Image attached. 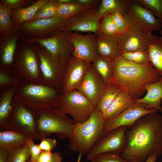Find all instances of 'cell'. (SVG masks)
Instances as JSON below:
<instances>
[{"instance_id":"49","label":"cell","mask_w":162,"mask_h":162,"mask_svg":"<svg viewBox=\"0 0 162 162\" xmlns=\"http://www.w3.org/2000/svg\"><path fill=\"white\" fill-rule=\"evenodd\" d=\"M154 158H153L152 157L148 158L145 162H150Z\"/></svg>"},{"instance_id":"45","label":"cell","mask_w":162,"mask_h":162,"mask_svg":"<svg viewBox=\"0 0 162 162\" xmlns=\"http://www.w3.org/2000/svg\"><path fill=\"white\" fill-rule=\"evenodd\" d=\"M98 1L95 0H75V3L80 5L93 8H97Z\"/></svg>"},{"instance_id":"51","label":"cell","mask_w":162,"mask_h":162,"mask_svg":"<svg viewBox=\"0 0 162 162\" xmlns=\"http://www.w3.org/2000/svg\"><path fill=\"white\" fill-rule=\"evenodd\" d=\"M160 32L162 34V29L160 30ZM158 38L162 39V37H158Z\"/></svg>"},{"instance_id":"25","label":"cell","mask_w":162,"mask_h":162,"mask_svg":"<svg viewBox=\"0 0 162 162\" xmlns=\"http://www.w3.org/2000/svg\"><path fill=\"white\" fill-rule=\"evenodd\" d=\"M47 0H38L29 6L12 10L11 20L14 26L19 28L24 23L32 20Z\"/></svg>"},{"instance_id":"11","label":"cell","mask_w":162,"mask_h":162,"mask_svg":"<svg viewBox=\"0 0 162 162\" xmlns=\"http://www.w3.org/2000/svg\"><path fill=\"white\" fill-rule=\"evenodd\" d=\"M72 19L57 16L30 20L23 24L19 28L22 34L27 38H38L63 30Z\"/></svg>"},{"instance_id":"13","label":"cell","mask_w":162,"mask_h":162,"mask_svg":"<svg viewBox=\"0 0 162 162\" xmlns=\"http://www.w3.org/2000/svg\"><path fill=\"white\" fill-rule=\"evenodd\" d=\"M130 27L151 32L160 30L162 23L150 10L134 0H130L128 13L125 17Z\"/></svg>"},{"instance_id":"43","label":"cell","mask_w":162,"mask_h":162,"mask_svg":"<svg viewBox=\"0 0 162 162\" xmlns=\"http://www.w3.org/2000/svg\"><path fill=\"white\" fill-rule=\"evenodd\" d=\"M33 140H30L28 143L29 159L32 162H34L42 151L40 148L39 144H35Z\"/></svg>"},{"instance_id":"10","label":"cell","mask_w":162,"mask_h":162,"mask_svg":"<svg viewBox=\"0 0 162 162\" xmlns=\"http://www.w3.org/2000/svg\"><path fill=\"white\" fill-rule=\"evenodd\" d=\"M40 62L41 84L61 89L66 68L54 59L42 46L33 43Z\"/></svg>"},{"instance_id":"26","label":"cell","mask_w":162,"mask_h":162,"mask_svg":"<svg viewBox=\"0 0 162 162\" xmlns=\"http://www.w3.org/2000/svg\"><path fill=\"white\" fill-rule=\"evenodd\" d=\"M135 102V100L125 91L122 90L111 106L103 114L105 120L117 116Z\"/></svg>"},{"instance_id":"31","label":"cell","mask_w":162,"mask_h":162,"mask_svg":"<svg viewBox=\"0 0 162 162\" xmlns=\"http://www.w3.org/2000/svg\"><path fill=\"white\" fill-rule=\"evenodd\" d=\"M21 80L13 67L0 68V90L16 86Z\"/></svg>"},{"instance_id":"12","label":"cell","mask_w":162,"mask_h":162,"mask_svg":"<svg viewBox=\"0 0 162 162\" xmlns=\"http://www.w3.org/2000/svg\"><path fill=\"white\" fill-rule=\"evenodd\" d=\"M128 128L120 127L104 133L87 154V160L104 153L121 154L125 146L126 133Z\"/></svg>"},{"instance_id":"8","label":"cell","mask_w":162,"mask_h":162,"mask_svg":"<svg viewBox=\"0 0 162 162\" xmlns=\"http://www.w3.org/2000/svg\"><path fill=\"white\" fill-rule=\"evenodd\" d=\"M58 108L64 114L71 116L76 123L86 121L95 109L88 99L77 89L63 93Z\"/></svg>"},{"instance_id":"42","label":"cell","mask_w":162,"mask_h":162,"mask_svg":"<svg viewBox=\"0 0 162 162\" xmlns=\"http://www.w3.org/2000/svg\"><path fill=\"white\" fill-rule=\"evenodd\" d=\"M57 141L55 139L44 138L41 140L39 144L42 150L51 151L57 146Z\"/></svg>"},{"instance_id":"28","label":"cell","mask_w":162,"mask_h":162,"mask_svg":"<svg viewBox=\"0 0 162 162\" xmlns=\"http://www.w3.org/2000/svg\"><path fill=\"white\" fill-rule=\"evenodd\" d=\"M129 2V0H102L98 9V13L102 17L118 10L126 17L128 11Z\"/></svg>"},{"instance_id":"21","label":"cell","mask_w":162,"mask_h":162,"mask_svg":"<svg viewBox=\"0 0 162 162\" xmlns=\"http://www.w3.org/2000/svg\"><path fill=\"white\" fill-rule=\"evenodd\" d=\"M16 86L0 90V130L9 129V120L13 109Z\"/></svg>"},{"instance_id":"4","label":"cell","mask_w":162,"mask_h":162,"mask_svg":"<svg viewBox=\"0 0 162 162\" xmlns=\"http://www.w3.org/2000/svg\"><path fill=\"white\" fill-rule=\"evenodd\" d=\"M105 119L96 108L86 121L75 124L72 137L69 139L68 148L81 155L87 154L104 135Z\"/></svg>"},{"instance_id":"22","label":"cell","mask_w":162,"mask_h":162,"mask_svg":"<svg viewBox=\"0 0 162 162\" xmlns=\"http://www.w3.org/2000/svg\"><path fill=\"white\" fill-rule=\"evenodd\" d=\"M147 91L146 95L143 98L135 100V101L146 105L148 109H154L162 112V76H160L159 80L146 85Z\"/></svg>"},{"instance_id":"20","label":"cell","mask_w":162,"mask_h":162,"mask_svg":"<svg viewBox=\"0 0 162 162\" xmlns=\"http://www.w3.org/2000/svg\"><path fill=\"white\" fill-rule=\"evenodd\" d=\"M22 35L19 28L0 34V68L13 67L18 42Z\"/></svg>"},{"instance_id":"1","label":"cell","mask_w":162,"mask_h":162,"mask_svg":"<svg viewBox=\"0 0 162 162\" xmlns=\"http://www.w3.org/2000/svg\"><path fill=\"white\" fill-rule=\"evenodd\" d=\"M126 143L121 154L129 162H145L162 154V115L146 114L128 128Z\"/></svg>"},{"instance_id":"18","label":"cell","mask_w":162,"mask_h":162,"mask_svg":"<svg viewBox=\"0 0 162 162\" xmlns=\"http://www.w3.org/2000/svg\"><path fill=\"white\" fill-rule=\"evenodd\" d=\"M92 63L71 56L65 71L62 90L63 93L76 89Z\"/></svg>"},{"instance_id":"35","label":"cell","mask_w":162,"mask_h":162,"mask_svg":"<svg viewBox=\"0 0 162 162\" xmlns=\"http://www.w3.org/2000/svg\"><path fill=\"white\" fill-rule=\"evenodd\" d=\"M120 56L127 61L138 64H146L150 62L147 51H121Z\"/></svg>"},{"instance_id":"34","label":"cell","mask_w":162,"mask_h":162,"mask_svg":"<svg viewBox=\"0 0 162 162\" xmlns=\"http://www.w3.org/2000/svg\"><path fill=\"white\" fill-rule=\"evenodd\" d=\"M11 10L7 6L0 3V34L17 28L14 26L12 22Z\"/></svg>"},{"instance_id":"38","label":"cell","mask_w":162,"mask_h":162,"mask_svg":"<svg viewBox=\"0 0 162 162\" xmlns=\"http://www.w3.org/2000/svg\"><path fill=\"white\" fill-rule=\"evenodd\" d=\"M154 13L162 23V0H134Z\"/></svg>"},{"instance_id":"36","label":"cell","mask_w":162,"mask_h":162,"mask_svg":"<svg viewBox=\"0 0 162 162\" xmlns=\"http://www.w3.org/2000/svg\"><path fill=\"white\" fill-rule=\"evenodd\" d=\"M99 33L109 36H116L119 34L117 28L110 13L104 15L101 18L99 23L98 34Z\"/></svg>"},{"instance_id":"6","label":"cell","mask_w":162,"mask_h":162,"mask_svg":"<svg viewBox=\"0 0 162 162\" xmlns=\"http://www.w3.org/2000/svg\"><path fill=\"white\" fill-rule=\"evenodd\" d=\"M13 68L21 81L41 84L42 75L39 57L33 43L22 34L18 40Z\"/></svg>"},{"instance_id":"41","label":"cell","mask_w":162,"mask_h":162,"mask_svg":"<svg viewBox=\"0 0 162 162\" xmlns=\"http://www.w3.org/2000/svg\"><path fill=\"white\" fill-rule=\"evenodd\" d=\"M0 3L11 10L26 7L28 4H32L35 1L27 0H0Z\"/></svg>"},{"instance_id":"15","label":"cell","mask_w":162,"mask_h":162,"mask_svg":"<svg viewBox=\"0 0 162 162\" xmlns=\"http://www.w3.org/2000/svg\"><path fill=\"white\" fill-rule=\"evenodd\" d=\"M106 86V85L91 63L76 89L83 94L96 109Z\"/></svg>"},{"instance_id":"7","label":"cell","mask_w":162,"mask_h":162,"mask_svg":"<svg viewBox=\"0 0 162 162\" xmlns=\"http://www.w3.org/2000/svg\"><path fill=\"white\" fill-rule=\"evenodd\" d=\"M27 39L29 43H37L43 46L54 59L66 68L73 50L68 32L62 30L42 37Z\"/></svg>"},{"instance_id":"2","label":"cell","mask_w":162,"mask_h":162,"mask_svg":"<svg viewBox=\"0 0 162 162\" xmlns=\"http://www.w3.org/2000/svg\"><path fill=\"white\" fill-rule=\"evenodd\" d=\"M114 59V74L110 83L125 91L135 100L144 94L146 85L160 79V76L150 62L138 64L120 56Z\"/></svg>"},{"instance_id":"16","label":"cell","mask_w":162,"mask_h":162,"mask_svg":"<svg viewBox=\"0 0 162 162\" xmlns=\"http://www.w3.org/2000/svg\"><path fill=\"white\" fill-rule=\"evenodd\" d=\"M157 111L154 109H147L145 104L135 101L133 104L117 116L110 119L105 120L104 133L120 127H129L143 116L157 112Z\"/></svg>"},{"instance_id":"30","label":"cell","mask_w":162,"mask_h":162,"mask_svg":"<svg viewBox=\"0 0 162 162\" xmlns=\"http://www.w3.org/2000/svg\"><path fill=\"white\" fill-rule=\"evenodd\" d=\"M122 90L112 84L110 83L106 85L105 90L96 108L103 114Z\"/></svg>"},{"instance_id":"23","label":"cell","mask_w":162,"mask_h":162,"mask_svg":"<svg viewBox=\"0 0 162 162\" xmlns=\"http://www.w3.org/2000/svg\"><path fill=\"white\" fill-rule=\"evenodd\" d=\"M118 35L109 36L100 33L97 35L98 55L108 58H114L120 56Z\"/></svg>"},{"instance_id":"37","label":"cell","mask_w":162,"mask_h":162,"mask_svg":"<svg viewBox=\"0 0 162 162\" xmlns=\"http://www.w3.org/2000/svg\"><path fill=\"white\" fill-rule=\"evenodd\" d=\"M28 144L9 152L8 162H28L29 156Z\"/></svg>"},{"instance_id":"50","label":"cell","mask_w":162,"mask_h":162,"mask_svg":"<svg viewBox=\"0 0 162 162\" xmlns=\"http://www.w3.org/2000/svg\"><path fill=\"white\" fill-rule=\"evenodd\" d=\"M157 158H154L150 162H156Z\"/></svg>"},{"instance_id":"53","label":"cell","mask_w":162,"mask_h":162,"mask_svg":"<svg viewBox=\"0 0 162 162\" xmlns=\"http://www.w3.org/2000/svg\"><path fill=\"white\" fill-rule=\"evenodd\" d=\"M161 105L162 106V99L161 100Z\"/></svg>"},{"instance_id":"40","label":"cell","mask_w":162,"mask_h":162,"mask_svg":"<svg viewBox=\"0 0 162 162\" xmlns=\"http://www.w3.org/2000/svg\"><path fill=\"white\" fill-rule=\"evenodd\" d=\"M91 162H129L122 158L121 154L106 153L99 154L90 160Z\"/></svg>"},{"instance_id":"52","label":"cell","mask_w":162,"mask_h":162,"mask_svg":"<svg viewBox=\"0 0 162 162\" xmlns=\"http://www.w3.org/2000/svg\"><path fill=\"white\" fill-rule=\"evenodd\" d=\"M28 162H32L29 159L28 161Z\"/></svg>"},{"instance_id":"44","label":"cell","mask_w":162,"mask_h":162,"mask_svg":"<svg viewBox=\"0 0 162 162\" xmlns=\"http://www.w3.org/2000/svg\"><path fill=\"white\" fill-rule=\"evenodd\" d=\"M53 156L51 151L42 150L33 162H48L52 159Z\"/></svg>"},{"instance_id":"9","label":"cell","mask_w":162,"mask_h":162,"mask_svg":"<svg viewBox=\"0 0 162 162\" xmlns=\"http://www.w3.org/2000/svg\"><path fill=\"white\" fill-rule=\"evenodd\" d=\"M35 111L22 103L15 95L13 109L9 120V129L15 130L38 140Z\"/></svg>"},{"instance_id":"33","label":"cell","mask_w":162,"mask_h":162,"mask_svg":"<svg viewBox=\"0 0 162 162\" xmlns=\"http://www.w3.org/2000/svg\"><path fill=\"white\" fill-rule=\"evenodd\" d=\"M60 4L57 0H47L31 20L48 18L57 16V11Z\"/></svg>"},{"instance_id":"14","label":"cell","mask_w":162,"mask_h":162,"mask_svg":"<svg viewBox=\"0 0 162 162\" xmlns=\"http://www.w3.org/2000/svg\"><path fill=\"white\" fill-rule=\"evenodd\" d=\"M68 36L72 47V56L91 63L96 59L98 56L96 35L90 33L83 35L76 32H68Z\"/></svg>"},{"instance_id":"17","label":"cell","mask_w":162,"mask_h":162,"mask_svg":"<svg viewBox=\"0 0 162 162\" xmlns=\"http://www.w3.org/2000/svg\"><path fill=\"white\" fill-rule=\"evenodd\" d=\"M158 37L151 32L131 27L118 35L121 51H147L152 41Z\"/></svg>"},{"instance_id":"47","label":"cell","mask_w":162,"mask_h":162,"mask_svg":"<svg viewBox=\"0 0 162 162\" xmlns=\"http://www.w3.org/2000/svg\"><path fill=\"white\" fill-rule=\"evenodd\" d=\"M62 158L61 154L58 152L53 153V156L51 160L48 162H62Z\"/></svg>"},{"instance_id":"27","label":"cell","mask_w":162,"mask_h":162,"mask_svg":"<svg viewBox=\"0 0 162 162\" xmlns=\"http://www.w3.org/2000/svg\"><path fill=\"white\" fill-rule=\"evenodd\" d=\"M114 59L106 58L98 55L92 63L94 68L106 85L110 83L114 75Z\"/></svg>"},{"instance_id":"19","label":"cell","mask_w":162,"mask_h":162,"mask_svg":"<svg viewBox=\"0 0 162 162\" xmlns=\"http://www.w3.org/2000/svg\"><path fill=\"white\" fill-rule=\"evenodd\" d=\"M97 8L86 10L74 18L63 30L67 32H88L96 35L99 33L100 21L102 18Z\"/></svg>"},{"instance_id":"39","label":"cell","mask_w":162,"mask_h":162,"mask_svg":"<svg viewBox=\"0 0 162 162\" xmlns=\"http://www.w3.org/2000/svg\"><path fill=\"white\" fill-rule=\"evenodd\" d=\"M110 14L117 28L119 34L123 33L130 27L128 20L119 11H114Z\"/></svg>"},{"instance_id":"24","label":"cell","mask_w":162,"mask_h":162,"mask_svg":"<svg viewBox=\"0 0 162 162\" xmlns=\"http://www.w3.org/2000/svg\"><path fill=\"white\" fill-rule=\"evenodd\" d=\"M33 138L10 129L0 131V149L9 152L28 144Z\"/></svg>"},{"instance_id":"3","label":"cell","mask_w":162,"mask_h":162,"mask_svg":"<svg viewBox=\"0 0 162 162\" xmlns=\"http://www.w3.org/2000/svg\"><path fill=\"white\" fill-rule=\"evenodd\" d=\"M63 93L61 89L52 86L24 80L16 86L15 95L22 103L35 111L58 107Z\"/></svg>"},{"instance_id":"32","label":"cell","mask_w":162,"mask_h":162,"mask_svg":"<svg viewBox=\"0 0 162 162\" xmlns=\"http://www.w3.org/2000/svg\"><path fill=\"white\" fill-rule=\"evenodd\" d=\"M90 9L91 8L75 3L69 4L60 3L56 14L57 16L73 19L80 13Z\"/></svg>"},{"instance_id":"5","label":"cell","mask_w":162,"mask_h":162,"mask_svg":"<svg viewBox=\"0 0 162 162\" xmlns=\"http://www.w3.org/2000/svg\"><path fill=\"white\" fill-rule=\"evenodd\" d=\"M35 112L38 140L52 134L61 139L69 140L72 137L76 122L62 112L58 107L40 109Z\"/></svg>"},{"instance_id":"46","label":"cell","mask_w":162,"mask_h":162,"mask_svg":"<svg viewBox=\"0 0 162 162\" xmlns=\"http://www.w3.org/2000/svg\"><path fill=\"white\" fill-rule=\"evenodd\" d=\"M9 152L0 149V162H8Z\"/></svg>"},{"instance_id":"29","label":"cell","mask_w":162,"mask_h":162,"mask_svg":"<svg viewBox=\"0 0 162 162\" xmlns=\"http://www.w3.org/2000/svg\"><path fill=\"white\" fill-rule=\"evenodd\" d=\"M150 62L162 76V39L158 38L153 40L147 50Z\"/></svg>"},{"instance_id":"48","label":"cell","mask_w":162,"mask_h":162,"mask_svg":"<svg viewBox=\"0 0 162 162\" xmlns=\"http://www.w3.org/2000/svg\"><path fill=\"white\" fill-rule=\"evenodd\" d=\"M60 3L69 4L75 3V0H57Z\"/></svg>"}]
</instances>
